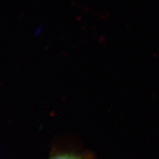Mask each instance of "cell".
<instances>
[{"mask_svg":"<svg viewBox=\"0 0 159 159\" xmlns=\"http://www.w3.org/2000/svg\"><path fill=\"white\" fill-rule=\"evenodd\" d=\"M48 159H92L89 154L68 149L54 151Z\"/></svg>","mask_w":159,"mask_h":159,"instance_id":"6da1fadb","label":"cell"}]
</instances>
